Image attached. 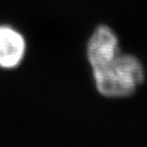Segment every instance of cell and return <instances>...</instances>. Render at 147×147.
Returning a JSON list of instances; mask_svg holds the SVG:
<instances>
[{"mask_svg": "<svg viewBox=\"0 0 147 147\" xmlns=\"http://www.w3.org/2000/svg\"><path fill=\"white\" fill-rule=\"evenodd\" d=\"M98 93L106 98L132 96L144 82L145 71L139 58L129 53H119L104 67L92 69Z\"/></svg>", "mask_w": 147, "mask_h": 147, "instance_id": "obj_1", "label": "cell"}, {"mask_svg": "<svg viewBox=\"0 0 147 147\" xmlns=\"http://www.w3.org/2000/svg\"><path fill=\"white\" fill-rule=\"evenodd\" d=\"M27 51L25 37L8 25H0V67L16 69L22 63Z\"/></svg>", "mask_w": 147, "mask_h": 147, "instance_id": "obj_3", "label": "cell"}, {"mask_svg": "<svg viewBox=\"0 0 147 147\" xmlns=\"http://www.w3.org/2000/svg\"><path fill=\"white\" fill-rule=\"evenodd\" d=\"M121 53L117 34L106 25H100L88 40L86 56L92 69L104 67Z\"/></svg>", "mask_w": 147, "mask_h": 147, "instance_id": "obj_2", "label": "cell"}]
</instances>
